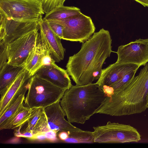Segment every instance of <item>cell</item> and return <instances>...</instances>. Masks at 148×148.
I'll return each instance as SVG.
<instances>
[{"mask_svg":"<svg viewBox=\"0 0 148 148\" xmlns=\"http://www.w3.org/2000/svg\"><path fill=\"white\" fill-rule=\"evenodd\" d=\"M42 3L45 13H48L56 7L64 5L66 0H39Z\"/></svg>","mask_w":148,"mask_h":148,"instance_id":"7402d4cb","label":"cell"},{"mask_svg":"<svg viewBox=\"0 0 148 148\" xmlns=\"http://www.w3.org/2000/svg\"><path fill=\"white\" fill-rule=\"evenodd\" d=\"M44 108H32L31 114L27 120L15 129L14 132V136H16L19 134L26 132L33 133L34 128L42 113Z\"/></svg>","mask_w":148,"mask_h":148,"instance_id":"d6986e66","label":"cell"},{"mask_svg":"<svg viewBox=\"0 0 148 148\" xmlns=\"http://www.w3.org/2000/svg\"><path fill=\"white\" fill-rule=\"evenodd\" d=\"M116 53L118 56L117 63L144 66L148 62V39L140 38L121 45Z\"/></svg>","mask_w":148,"mask_h":148,"instance_id":"30bf717a","label":"cell"},{"mask_svg":"<svg viewBox=\"0 0 148 148\" xmlns=\"http://www.w3.org/2000/svg\"><path fill=\"white\" fill-rule=\"evenodd\" d=\"M146 101H147V103H146V107L147 108H148V92L147 94V98H146Z\"/></svg>","mask_w":148,"mask_h":148,"instance_id":"83f0119b","label":"cell"},{"mask_svg":"<svg viewBox=\"0 0 148 148\" xmlns=\"http://www.w3.org/2000/svg\"><path fill=\"white\" fill-rule=\"evenodd\" d=\"M60 101L44 108L40 119L43 132L51 130L58 134L61 131L68 132L82 130L73 126L65 119V113L61 106Z\"/></svg>","mask_w":148,"mask_h":148,"instance_id":"9c48e42d","label":"cell"},{"mask_svg":"<svg viewBox=\"0 0 148 148\" xmlns=\"http://www.w3.org/2000/svg\"><path fill=\"white\" fill-rule=\"evenodd\" d=\"M148 92V62L126 84L106 96L95 114L119 116L145 111Z\"/></svg>","mask_w":148,"mask_h":148,"instance_id":"3957f363","label":"cell"},{"mask_svg":"<svg viewBox=\"0 0 148 148\" xmlns=\"http://www.w3.org/2000/svg\"><path fill=\"white\" fill-rule=\"evenodd\" d=\"M24 66L12 65L7 63L0 67V94L1 97L4 94Z\"/></svg>","mask_w":148,"mask_h":148,"instance_id":"9a60e30c","label":"cell"},{"mask_svg":"<svg viewBox=\"0 0 148 148\" xmlns=\"http://www.w3.org/2000/svg\"><path fill=\"white\" fill-rule=\"evenodd\" d=\"M69 136V133L66 131H61L58 134V138L63 142Z\"/></svg>","mask_w":148,"mask_h":148,"instance_id":"484cf974","label":"cell"},{"mask_svg":"<svg viewBox=\"0 0 148 148\" xmlns=\"http://www.w3.org/2000/svg\"><path fill=\"white\" fill-rule=\"evenodd\" d=\"M25 95L23 94L20 95L0 116V128L23 104V102L25 98Z\"/></svg>","mask_w":148,"mask_h":148,"instance_id":"44dd1931","label":"cell"},{"mask_svg":"<svg viewBox=\"0 0 148 148\" xmlns=\"http://www.w3.org/2000/svg\"><path fill=\"white\" fill-rule=\"evenodd\" d=\"M34 74L60 88L67 89L72 85L66 70L56 64L42 66Z\"/></svg>","mask_w":148,"mask_h":148,"instance_id":"5bb4252c","label":"cell"},{"mask_svg":"<svg viewBox=\"0 0 148 148\" xmlns=\"http://www.w3.org/2000/svg\"><path fill=\"white\" fill-rule=\"evenodd\" d=\"M112 43L109 32L102 28L82 43L78 52L69 57L66 70L76 85H86L98 80L103 64L112 52Z\"/></svg>","mask_w":148,"mask_h":148,"instance_id":"6da1fadb","label":"cell"},{"mask_svg":"<svg viewBox=\"0 0 148 148\" xmlns=\"http://www.w3.org/2000/svg\"><path fill=\"white\" fill-rule=\"evenodd\" d=\"M144 7H148V0H134Z\"/></svg>","mask_w":148,"mask_h":148,"instance_id":"4316f807","label":"cell"},{"mask_svg":"<svg viewBox=\"0 0 148 148\" xmlns=\"http://www.w3.org/2000/svg\"><path fill=\"white\" fill-rule=\"evenodd\" d=\"M106 96L96 83L72 85L65 90L60 103L69 122L84 124L95 114Z\"/></svg>","mask_w":148,"mask_h":148,"instance_id":"277c9868","label":"cell"},{"mask_svg":"<svg viewBox=\"0 0 148 148\" xmlns=\"http://www.w3.org/2000/svg\"><path fill=\"white\" fill-rule=\"evenodd\" d=\"M31 77L29 71L25 69L19 74L3 95L0 97V116L20 95L25 94Z\"/></svg>","mask_w":148,"mask_h":148,"instance_id":"8fae6325","label":"cell"},{"mask_svg":"<svg viewBox=\"0 0 148 148\" xmlns=\"http://www.w3.org/2000/svg\"><path fill=\"white\" fill-rule=\"evenodd\" d=\"M81 13L80 9L78 8L63 5L57 7L46 14L43 19L47 21H59Z\"/></svg>","mask_w":148,"mask_h":148,"instance_id":"e0dca14e","label":"cell"},{"mask_svg":"<svg viewBox=\"0 0 148 148\" xmlns=\"http://www.w3.org/2000/svg\"><path fill=\"white\" fill-rule=\"evenodd\" d=\"M139 67L134 64L116 62L102 69L100 77L96 83L103 90L112 86L128 73L137 70Z\"/></svg>","mask_w":148,"mask_h":148,"instance_id":"4fadbf2b","label":"cell"},{"mask_svg":"<svg viewBox=\"0 0 148 148\" xmlns=\"http://www.w3.org/2000/svg\"><path fill=\"white\" fill-rule=\"evenodd\" d=\"M44 50V47L40 40L39 33L38 42L30 53L24 66V69L29 71L31 76L40 68Z\"/></svg>","mask_w":148,"mask_h":148,"instance_id":"2e32d148","label":"cell"},{"mask_svg":"<svg viewBox=\"0 0 148 148\" xmlns=\"http://www.w3.org/2000/svg\"><path fill=\"white\" fill-rule=\"evenodd\" d=\"M66 90L34 74L31 78L24 105L31 108H45L60 101Z\"/></svg>","mask_w":148,"mask_h":148,"instance_id":"5b68a950","label":"cell"},{"mask_svg":"<svg viewBox=\"0 0 148 148\" xmlns=\"http://www.w3.org/2000/svg\"><path fill=\"white\" fill-rule=\"evenodd\" d=\"M33 140L41 142L47 141L46 137L42 133H39L34 135Z\"/></svg>","mask_w":148,"mask_h":148,"instance_id":"d4e9b609","label":"cell"},{"mask_svg":"<svg viewBox=\"0 0 148 148\" xmlns=\"http://www.w3.org/2000/svg\"><path fill=\"white\" fill-rule=\"evenodd\" d=\"M68 133L69 137L63 142L69 143H94L93 132L82 130Z\"/></svg>","mask_w":148,"mask_h":148,"instance_id":"ffe728a7","label":"cell"},{"mask_svg":"<svg viewBox=\"0 0 148 148\" xmlns=\"http://www.w3.org/2000/svg\"><path fill=\"white\" fill-rule=\"evenodd\" d=\"M94 143H124L138 142L141 136L130 125L108 121L105 125L94 127Z\"/></svg>","mask_w":148,"mask_h":148,"instance_id":"52a82bcc","label":"cell"},{"mask_svg":"<svg viewBox=\"0 0 148 148\" xmlns=\"http://www.w3.org/2000/svg\"><path fill=\"white\" fill-rule=\"evenodd\" d=\"M42 133L45 136L47 141L54 142L58 141L57 134L53 131L50 130Z\"/></svg>","mask_w":148,"mask_h":148,"instance_id":"cb8c5ba5","label":"cell"},{"mask_svg":"<svg viewBox=\"0 0 148 148\" xmlns=\"http://www.w3.org/2000/svg\"><path fill=\"white\" fill-rule=\"evenodd\" d=\"M0 16V42L5 47L7 63L24 67L38 42L40 20L22 22L8 19L1 14Z\"/></svg>","mask_w":148,"mask_h":148,"instance_id":"7a4b0ae2","label":"cell"},{"mask_svg":"<svg viewBox=\"0 0 148 148\" xmlns=\"http://www.w3.org/2000/svg\"><path fill=\"white\" fill-rule=\"evenodd\" d=\"M47 21L53 32L61 39H63V31L64 28L63 26L57 23Z\"/></svg>","mask_w":148,"mask_h":148,"instance_id":"603a6c76","label":"cell"},{"mask_svg":"<svg viewBox=\"0 0 148 148\" xmlns=\"http://www.w3.org/2000/svg\"><path fill=\"white\" fill-rule=\"evenodd\" d=\"M39 28L40 39L53 60L57 62L63 60L65 49L62 46L61 39L53 32L47 21L43 18L39 22Z\"/></svg>","mask_w":148,"mask_h":148,"instance_id":"7c38bea8","label":"cell"},{"mask_svg":"<svg viewBox=\"0 0 148 148\" xmlns=\"http://www.w3.org/2000/svg\"><path fill=\"white\" fill-rule=\"evenodd\" d=\"M62 25L63 40L84 43L94 33L95 28L91 18L82 13L63 20L51 21Z\"/></svg>","mask_w":148,"mask_h":148,"instance_id":"ba28073f","label":"cell"},{"mask_svg":"<svg viewBox=\"0 0 148 148\" xmlns=\"http://www.w3.org/2000/svg\"><path fill=\"white\" fill-rule=\"evenodd\" d=\"M45 13L39 0H0V14L15 21H39Z\"/></svg>","mask_w":148,"mask_h":148,"instance_id":"8992f818","label":"cell"},{"mask_svg":"<svg viewBox=\"0 0 148 148\" xmlns=\"http://www.w3.org/2000/svg\"><path fill=\"white\" fill-rule=\"evenodd\" d=\"M32 110V108L25 106L23 104L4 123L0 130L13 129L18 127L27 120Z\"/></svg>","mask_w":148,"mask_h":148,"instance_id":"ac0fdd59","label":"cell"}]
</instances>
